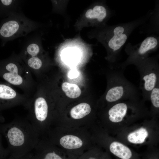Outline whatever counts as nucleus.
<instances>
[{"label": "nucleus", "instance_id": "obj_1", "mask_svg": "<svg viewBox=\"0 0 159 159\" xmlns=\"http://www.w3.org/2000/svg\"><path fill=\"white\" fill-rule=\"evenodd\" d=\"M0 133L6 140L11 156L15 158L27 155L40 140L39 134L26 117H17L0 124Z\"/></svg>", "mask_w": 159, "mask_h": 159}, {"label": "nucleus", "instance_id": "obj_2", "mask_svg": "<svg viewBox=\"0 0 159 159\" xmlns=\"http://www.w3.org/2000/svg\"><path fill=\"white\" fill-rule=\"evenodd\" d=\"M32 74L19 55L15 53L0 60V77L10 85L19 88L30 97L35 93L37 84Z\"/></svg>", "mask_w": 159, "mask_h": 159}, {"label": "nucleus", "instance_id": "obj_3", "mask_svg": "<svg viewBox=\"0 0 159 159\" xmlns=\"http://www.w3.org/2000/svg\"><path fill=\"white\" fill-rule=\"evenodd\" d=\"M40 24L26 17L21 11L4 18L0 24L1 46L9 41L26 36L40 26Z\"/></svg>", "mask_w": 159, "mask_h": 159}, {"label": "nucleus", "instance_id": "obj_4", "mask_svg": "<svg viewBox=\"0 0 159 159\" xmlns=\"http://www.w3.org/2000/svg\"><path fill=\"white\" fill-rule=\"evenodd\" d=\"M147 17L131 22L112 25L109 27L107 35V44L109 60L112 66L117 61L120 51L133 31L145 22Z\"/></svg>", "mask_w": 159, "mask_h": 159}, {"label": "nucleus", "instance_id": "obj_5", "mask_svg": "<svg viewBox=\"0 0 159 159\" xmlns=\"http://www.w3.org/2000/svg\"><path fill=\"white\" fill-rule=\"evenodd\" d=\"M118 67L112 68L109 76L108 87L105 96V100L109 103L140 96L137 87L124 76V69Z\"/></svg>", "mask_w": 159, "mask_h": 159}, {"label": "nucleus", "instance_id": "obj_6", "mask_svg": "<svg viewBox=\"0 0 159 159\" xmlns=\"http://www.w3.org/2000/svg\"><path fill=\"white\" fill-rule=\"evenodd\" d=\"M37 83L35 92L25 108L28 111L26 118L40 135L47 122L49 109L42 87L40 83Z\"/></svg>", "mask_w": 159, "mask_h": 159}, {"label": "nucleus", "instance_id": "obj_7", "mask_svg": "<svg viewBox=\"0 0 159 159\" xmlns=\"http://www.w3.org/2000/svg\"><path fill=\"white\" fill-rule=\"evenodd\" d=\"M158 56L149 57L136 66L140 75V88L144 99H149L150 93L159 83Z\"/></svg>", "mask_w": 159, "mask_h": 159}, {"label": "nucleus", "instance_id": "obj_8", "mask_svg": "<svg viewBox=\"0 0 159 159\" xmlns=\"http://www.w3.org/2000/svg\"><path fill=\"white\" fill-rule=\"evenodd\" d=\"M158 46V38L154 36H148L135 45L128 43L125 50L128 57L125 61L117 66L124 70L130 65L136 66L148 57L149 54L155 51Z\"/></svg>", "mask_w": 159, "mask_h": 159}, {"label": "nucleus", "instance_id": "obj_9", "mask_svg": "<svg viewBox=\"0 0 159 159\" xmlns=\"http://www.w3.org/2000/svg\"><path fill=\"white\" fill-rule=\"evenodd\" d=\"M31 98L24 93H20L6 82L0 81V113L3 110L19 105L25 108Z\"/></svg>", "mask_w": 159, "mask_h": 159}, {"label": "nucleus", "instance_id": "obj_10", "mask_svg": "<svg viewBox=\"0 0 159 159\" xmlns=\"http://www.w3.org/2000/svg\"><path fill=\"white\" fill-rule=\"evenodd\" d=\"M40 38L37 33L25 38L19 54L21 58L32 57L42 55Z\"/></svg>", "mask_w": 159, "mask_h": 159}, {"label": "nucleus", "instance_id": "obj_11", "mask_svg": "<svg viewBox=\"0 0 159 159\" xmlns=\"http://www.w3.org/2000/svg\"><path fill=\"white\" fill-rule=\"evenodd\" d=\"M22 3L20 0H0V17H6L21 11Z\"/></svg>", "mask_w": 159, "mask_h": 159}, {"label": "nucleus", "instance_id": "obj_12", "mask_svg": "<svg viewBox=\"0 0 159 159\" xmlns=\"http://www.w3.org/2000/svg\"><path fill=\"white\" fill-rule=\"evenodd\" d=\"M128 105L125 102L117 103L109 110V119L114 122H121L127 113Z\"/></svg>", "mask_w": 159, "mask_h": 159}, {"label": "nucleus", "instance_id": "obj_13", "mask_svg": "<svg viewBox=\"0 0 159 159\" xmlns=\"http://www.w3.org/2000/svg\"><path fill=\"white\" fill-rule=\"evenodd\" d=\"M109 14L108 10L104 6L97 5L88 9L85 16L87 19L101 23L108 16Z\"/></svg>", "mask_w": 159, "mask_h": 159}, {"label": "nucleus", "instance_id": "obj_14", "mask_svg": "<svg viewBox=\"0 0 159 159\" xmlns=\"http://www.w3.org/2000/svg\"><path fill=\"white\" fill-rule=\"evenodd\" d=\"M110 150L111 153L120 159H131L132 158L133 154L130 150L120 143L113 142L110 145Z\"/></svg>", "mask_w": 159, "mask_h": 159}, {"label": "nucleus", "instance_id": "obj_15", "mask_svg": "<svg viewBox=\"0 0 159 159\" xmlns=\"http://www.w3.org/2000/svg\"><path fill=\"white\" fill-rule=\"evenodd\" d=\"M34 150L40 159H64L55 150L47 149L40 140Z\"/></svg>", "mask_w": 159, "mask_h": 159}, {"label": "nucleus", "instance_id": "obj_16", "mask_svg": "<svg viewBox=\"0 0 159 159\" xmlns=\"http://www.w3.org/2000/svg\"><path fill=\"white\" fill-rule=\"evenodd\" d=\"M60 144L68 149H77L81 148L83 145L81 140L77 136L67 135L61 137L59 140Z\"/></svg>", "mask_w": 159, "mask_h": 159}, {"label": "nucleus", "instance_id": "obj_17", "mask_svg": "<svg viewBox=\"0 0 159 159\" xmlns=\"http://www.w3.org/2000/svg\"><path fill=\"white\" fill-rule=\"evenodd\" d=\"M91 111L90 105L87 103L83 102L73 107L70 110V114L73 118L79 119L89 114Z\"/></svg>", "mask_w": 159, "mask_h": 159}, {"label": "nucleus", "instance_id": "obj_18", "mask_svg": "<svg viewBox=\"0 0 159 159\" xmlns=\"http://www.w3.org/2000/svg\"><path fill=\"white\" fill-rule=\"evenodd\" d=\"M148 135V133L145 128L141 127L130 133L127 136L129 142L135 144L143 143Z\"/></svg>", "mask_w": 159, "mask_h": 159}, {"label": "nucleus", "instance_id": "obj_19", "mask_svg": "<svg viewBox=\"0 0 159 159\" xmlns=\"http://www.w3.org/2000/svg\"><path fill=\"white\" fill-rule=\"evenodd\" d=\"M62 58L67 63L73 64L77 62L80 57V53L78 49L74 48L67 49L62 53Z\"/></svg>", "mask_w": 159, "mask_h": 159}, {"label": "nucleus", "instance_id": "obj_20", "mask_svg": "<svg viewBox=\"0 0 159 159\" xmlns=\"http://www.w3.org/2000/svg\"><path fill=\"white\" fill-rule=\"evenodd\" d=\"M62 89L67 96L71 98H76L80 96L81 90L76 84L65 82L62 85Z\"/></svg>", "mask_w": 159, "mask_h": 159}, {"label": "nucleus", "instance_id": "obj_21", "mask_svg": "<svg viewBox=\"0 0 159 159\" xmlns=\"http://www.w3.org/2000/svg\"><path fill=\"white\" fill-rule=\"evenodd\" d=\"M149 99L155 108L159 107V83L151 91Z\"/></svg>", "mask_w": 159, "mask_h": 159}, {"label": "nucleus", "instance_id": "obj_22", "mask_svg": "<svg viewBox=\"0 0 159 159\" xmlns=\"http://www.w3.org/2000/svg\"><path fill=\"white\" fill-rule=\"evenodd\" d=\"M9 153L7 148H5L2 145L1 134L0 133V159H4Z\"/></svg>", "mask_w": 159, "mask_h": 159}, {"label": "nucleus", "instance_id": "obj_23", "mask_svg": "<svg viewBox=\"0 0 159 159\" xmlns=\"http://www.w3.org/2000/svg\"><path fill=\"white\" fill-rule=\"evenodd\" d=\"M87 159H99L97 158L96 157L91 156H89L88 157H87Z\"/></svg>", "mask_w": 159, "mask_h": 159}, {"label": "nucleus", "instance_id": "obj_24", "mask_svg": "<svg viewBox=\"0 0 159 159\" xmlns=\"http://www.w3.org/2000/svg\"><path fill=\"white\" fill-rule=\"evenodd\" d=\"M29 159H40L35 155L33 156H30L29 157Z\"/></svg>", "mask_w": 159, "mask_h": 159}]
</instances>
